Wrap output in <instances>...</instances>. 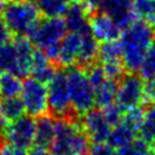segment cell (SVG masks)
I'll return each instance as SVG.
<instances>
[{
  "label": "cell",
  "mask_w": 155,
  "mask_h": 155,
  "mask_svg": "<svg viewBox=\"0 0 155 155\" xmlns=\"http://www.w3.org/2000/svg\"><path fill=\"white\" fill-rule=\"evenodd\" d=\"M47 113L53 119L79 121L78 115L70 104L65 68H58L47 86Z\"/></svg>",
  "instance_id": "3"
},
{
  "label": "cell",
  "mask_w": 155,
  "mask_h": 155,
  "mask_svg": "<svg viewBox=\"0 0 155 155\" xmlns=\"http://www.w3.org/2000/svg\"><path fill=\"white\" fill-rule=\"evenodd\" d=\"M0 107H1V111L5 116V119L7 120V122L18 119L19 116L23 115V113L25 110L24 104H23L22 99L18 98V96L2 98L0 102Z\"/></svg>",
  "instance_id": "25"
},
{
  "label": "cell",
  "mask_w": 155,
  "mask_h": 155,
  "mask_svg": "<svg viewBox=\"0 0 155 155\" xmlns=\"http://www.w3.org/2000/svg\"><path fill=\"white\" fill-rule=\"evenodd\" d=\"M22 91V81L17 75L5 71L0 75V97H17Z\"/></svg>",
  "instance_id": "22"
},
{
  "label": "cell",
  "mask_w": 155,
  "mask_h": 155,
  "mask_svg": "<svg viewBox=\"0 0 155 155\" xmlns=\"http://www.w3.org/2000/svg\"><path fill=\"white\" fill-rule=\"evenodd\" d=\"M124 113L125 111L116 103H111L110 105L103 108V115L110 126H116L117 124H120L122 120Z\"/></svg>",
  "instance_id": "33"
},
{
  "label": "cell",
  "mask_w": 155,
  "mask_h": 155,
  "mask_svg": "<svg viewBox=\"0 0 155 155\" xmlns=\"http://www.w3.org/2000/svg\"><path fill=\"white\" fill-rule=\"evenodd\" d=\"M64 22L67 29L70 31H79L82 33L90 28L88 25V16L90 12L86 6L80 0H71L64 12Z\"/></svg>",
  "instance_id": "14"
},
{
  "label": "cell",
  "mask_w": 155,
  "mask_h": 155,
  "mask_svg": "<svg viewBox=\"0 0 155 155\" xmlns=\"http://www.w3.org/2000/svg\"><path fill=\"white\" fill-rule=\"evenodd\" d=\"M144 114H145V109L143 107L139 105L132 107L124 113L121 122H124L126 126L132 128L134 132H139V128L144 120Z\"/></svg>",
  "instance_id": "29"
},
{
  "label": "cell",
  "mask_w": 155,
  "mask_h": 155,
  "mask_svg": "<svg viewBox=\"0 0 155 155\" xmlns=\"http://www.w3.org/2000/svg\"><path fill=\"white\" fill-rule=\"evenodd\" d=\"M81 127L90 138L92 143H103L107 142L110 125L107 122L102 109H90L84 114Z\"/></svg>",
  "instance_id": "10"
},
{
  "label": "cell",
  "mask_w": 155,
  "mask_h": 155,
  "mask_svg": "<svg viewBox=\"0 0 155 155\" xmlns=\"http://www.w3.org/2000/svg\"><path fill=\"white\" fill-rule=\"evenodd\" d=\"M6 125H7V120L5 119V116L1 111V107H0V133L4 132V128L6 127Z\"/></svg>",
  "instance_id": "38"
},
{
  "label": "cell",
  "mask_w": 155,
  "mask_h": 155,
  "mask_svg": "<svg viewBox=\"0 0 155 155\" xmlns=\"http://www.w3.org/2000/svg\"><path fill=\"white\" fill-rule=\"evenodd\" d=\"M28 155H51L46 149H42V148H38V147H34L30 153Z\"/></svg>",
  "instance_id": "37"
},
{
  "label": "cell",
  "mask_w": 155,
  "mask_h": 155,
  "mask_svg": "<svg viewBox=\"0 0 155 155\" xmlns=\"http://www.w3.org/2000/svg\"><path fill=\"white\" fill-rule=\"evenodd\" d=\"M97 58L99 62H108V61H120L121 59V46L117 40L113 41H104L98 46V54Z\"/></svg>",
  "instance_id": "26"
},
{
  "label": "cell",
  "mask_w": 155,
  "mask_h": 155,
  "mask_svg": "<svg viewBox=\"0 0 155 155\" xmlns=\"http://www.w3.org/2000/svg\"><path fill=\"white\" fill-rule=\"evenodd\" d=\"M16 48H17V67L15 75L18 78H27L31 71L33 65V46L30 40L27 36L23 35H15V39L12 40Z\"/></svg>",
  "instance_id": "13"
},
{
  "label": "cell",
  "mask_w": 155,
  "mask_h": 155,
  "mask_svg": "<svg viewBox=\"0 0 155 155\" xmlns=\"http://www.w3.org/2000/svg\"><path fill=\"white\" fill-rule=\"evenodd\" d=\"M17 48L12 42H5L0 45V70L15 74L17 67Z\"/></svg>",
  "instance_id": "23"
},
{
  "label": "cell",
  "mask_w": 155,
  "mask_h": 155,
  "mask_svg": "<svg viewBox=\"0 0 155 155\" xmlns=\"http://www.w3.org/2000/svg\"><path fill=\"white\" fill-rule=\"evenodd\" d=\"M149 144H150V149H151L153 151H155V137L153 138V140H151Z\"/></svg>",
  "instance_id": "39"
},
{
  "label": "cell",
  "mask_w": 155,
  "mask_h": 155,
  "mask_svg": "<svg viewBox=\"0 0 155 155\" xmlns=\"http://www.w3.org/2000/svg\"><path fill=\"white\" fill-rule=\"evenodd\" d=\"M79 126H80V121L54 119V137L50 145V154L51 155L70 154L71 136Z\"/></svg>",
  "instance_id": "11"
},
{
  "label": "cell",
  "mask_w": 155,
  "mask_h": 155,
  "mask_svg": "<svg viewBox=\"0 0 155 155\" xmlns=\"http://www.w3.org/2000/svg\"><path fill=\"white\" fill-rule=\"evenodd\" d=\"M54 137V119L48 114H41L35 119L34 147L48 149Z\"/></svg>",
  "instance_id": "16"
},
{
  "label": "cell",
  "mask_w": 155,
  "mask_h": 155,
  "mask_svg": "<svg viewBox=\"0 0 155 155\" xmlns=\"http://www.w3.org/2000/svg\"><path fill=\"white\" fill-rule=\"evenodd\" d=\"M143 99V79L134 73H127L117 81L115 101L116 104L126 111L127 109L140 105Z\"/></svg>",
  "instance_id": "7"
},
{
  "label": "cell",
  "mask_w": 155,
  "mask_h": 155,
  "mask_svg": "<svg viewBox=\"0 0 155 155\" xmlns=\"http://www.w3.org/2000/svg\"><path fill=\"white\" fill-rule=\"evenodd\" d=\"M82 40H81V46L79 50V53L76 56L75 63L76 65L81 68H87L90 64L97 61V54H98V41L94 39V36L91 33V29L88 28L87 30L82 31Z\"/></svg>",
  "instance_id": "18"
},
{
  "label": "cell",
  "mask_w": 155,
  "mask_h": 155,
  "mask_svg": "<svg viewBox=\"0 0 155 155\" xmlns=\"http://www.w3.org/2000/svg\"><path fill=\"white\" fill-rule=\"evenodd\" d=\"M151 151L150 144L143 138H136L130 144L117 148L115 155H149Z\"/></svg>",
  "instance_id": "30"
},
{
  "label": "cell",
  "mask_w": 155,
  "mask_h": 155,
  "mask_svg": "<svg viewBox=\"0 0 155 155\" xmlns=\"http://www.w3.org/2000/svg\"><path fill=\"white\" fill-rule=\"evenodd\" d=\"M61 51L58 57V65L61 68H67L75 63L76 56L79 53L82 34L79 31H70L62 38Z\"/></svg>",
  "instance_id": "15"
},
{
  "label": "cell",
  "mask_w": 155,
  "mask_h": 155,
  "mask_svg": "<svg viewBox=\"0 0 155 155\" xmlns=\"http://www.w3.org/2000/svg\"><path fill=\"white\" fill-rule=\"evenodd\" d=\"M117 90V81L105 79V81L94 90V105L98 109H103L115 101Z\"/></svg>",
  "instance_id": "19"
},
{
  "label": "cell",
  "mask_w": 155,
  "mask_h": 155,
  "mask_svg": "<svg viewBox=\"0 0 155 155\" xmlns=\"http://www.w3.org/2000/svg\"><path fill=\"white\" fill-rule=\"evenodd\" d=\"M58 67H56L53 63L48 61L46 54L44 53L42 50L40 48H34L33 51V65H31V71L30 74L33 78L42 84H48L51 79L53 78L56 70Z\"/></svg>",
  "instance_id": "17"
},
{
  "label": "cell",
  "mask_w": 155,
  "mask_h": 155,
  "mask_svg": "<svg viewBox=\"0 0 155 155\" xmlns=\"http://www.w3.org/2000/svg\"><path fill=\"white\" fill-rule=\"evenodd\" d=\"M154 36L153 27L143 21H134L120 34L121 61L127 73L138 71Z\"/></svg>",
  "instance_id": "1"
},
{
  "label": "cell",
  "mask_w": 155,
  "mask_h": 155,
  "mask_svg": "<svg viewBox=\"0 0 155 155\" xmlns=\"http://www.w3.org/2000/svg\"><path fill=\"white\" fill-rule=\"evenodd\" d=\"M136 136L137 132H134L132 128L126 126L124 122H120L116 126H114L113 130H110L107 142L109 145L117 149L133 142L136 139Z\"/></svg>",
  "instance_id": "20"
},
{
  "label": "cell",
  "mask_w": 155,
  "mask_h": 155,
  "mask_svg": "<svg viewBox=\"0 0 155 155\" xmlns=\"http://www.w3.org/2000/svg\"><path fill=\"white\" fill-rule=\"evenodd\" d=\"M88 25L97 41H113L120 38L121 30L110 16L101 10H94L88 16Z\"/></svg>",
  "instance_id": "9"
},
{
  "label": "cell",
  "mask_w": 155,
  "mask_h": 155,
  "mask_svg": "<svg viewBox=\"0 0 155 155\" xmlns=\"http://www.w3.org/2000/svg\"><path fill=\"white\" fill-rule=\"evenodd\" d=\"M5 139L17 147L29 148L33 145L35 134V119L31 115H22L18 119L7 122L2 132Z\"/></svg>",
  "instance_id": "8"
},
{
  "label": "cell",
  "mask_w": 155,
  "mask_h": 155,
  "mask_svg": "<svg viewBox=\"0 0 155 155\" xmlns=\"http://www.w3.org/2000/svg\"><path fill=\"white\" fill-rule=\"evenodd\" d=\"M0 16L12 34L23 36H28L40 21V11L30 1L5 0Z\"/></svg>",
  "instance_id": "2"
},
{
  "label": "cell",
  "mask_w": 155,
  "mask_h": 155,
  "mask_svg": "<svg viewBox=\"0 0 155 155\" xmlns=\"http://www.w3.org/2000/svg\"><path fill=\"white\" fill-rule=\"evenodd\" d=\"M140 138L150 143L155 137V105L150 104L148 109H145L144 120L139 128Z\"/></svg>",
  "instance_id": "28"
},
{
  "label": "cell",
  "mask_w": 155,
  "mask_h": 155,
  "mask_svg": "<svg viewBox=\"0 0 155 155\" xmlns=\"http://www.w3.org/2000/svg\"><path fill=\"white\" fill-rule=\"evenodd\" d=\"M11 35H12V33L8 30V28L5 24V22L2 21V18H0V45L10 41Z\"/></svg>",
  "instance_id": "35"
},
{
  "label": "cell",
  "mask_w": 155,
  "mask_h": 155,
  "mask_svg": "<svg viewBox=\"0 0 155 155\" xmlns=\"http://www.w3.org/2000/svg\"><path fill=\"white\" fill-rule=\"evenodd\" d=\"M138 71L140 74L139 76L144 81L155 80V41H153V44L148 48Z\"/></svg>",
  "instance_id": "27"
},
{
  "label": "cell",
  "mask_w": 155,
  "mask_h": 155,
  "mask_svg": "<svg viewBox=\"0 0 155 155\" xmlns=\"http://www.w3.org/2000/svg\"><path fill=\"white\" fill-rule=\"evenodd\" d=\"M132 11L137 19L155 27V0H132Z\"/></svg>",
  "instance_id": "21"
},
{
  "label": "cell",
  "mask_w": 155,
  "mask_h": 155,
  "mask_svg": "<svg viewBox=\"0 0 155 155\" xmlns=\"http://www.w3.org/2000/svg\"><path fill=\"white\" fill-rule=\"evenodd\" d=\"M85 70H86L87 78H88L93 90H96L99 85H102L107 79V76L104 74V70L102 68V64L97 61L93 62L92 64H90L87 68H85Z\"/></svg>",
  "instance_id": "31"
},
{
  "label": "cell",
  "mask_w": 155,
  "mask_h": 155,
  "mask_svg": "<svg viewBox=\"0 0 155 155\" xmlns=\"http://www.w3.org/2000/svg\"><path fill=\"white\" fill-rule=\"evenodd\" d=\"M102 64V68L104 70V74L107 79H111L115 81H119L121 76L125 74V68L122 64V61H108V62H99Z\"/></svg>",
  "instance_id": "32"
},
{
  "label": "cell",
  "mask_w": 155,
  "mask_h": 155,
  "mask_svg": "<svg viewBox=\"0 0 155 155\" xmlns=\"http://www.w3.org/2000/svg\"><path fill=\"white\" fill-rule=\"evenodd\" d=\"M90 154L91 155H115V150L111 145L107 144L105 142L103 143H93L90 148Z\"/></svg>",
  "instance_id": "34"
},
{
  "label": "cell",
  "mask_w": 155,
  "mask_h": 155,
  "mask_svg": "<svg viewBox=\"0 0 155 155\" xmlns=\"http://www.w3.org/2000/svg\"><path fill=\"white\" fill-rule=\"evenodd\" d=\"M71 0H36L39 11L45 17H61Z\"/></svg>",
  "instance_id": "24"
},
{
  "label": "cell",
  "mask_w": 155,
  "mask_h": 155,
  "mask_svg": "<svg viewBox=\"0 0 155 155\" xmlns=\"http://www.w3.org/2000/svg\"><path fill=\"white\" fill-rule=\"evenodd\" d=\"M80 1L86 6V8L88 10V12L91 13V12H93L94 10L98 8V6L101 5V2H102L103 0H80Z\"/></svg>",
  "instance_id": "36"
},
{
  "label": "cell",
  "mask_w": 155,
  "mask_h": 155,
  "mask_svg": "<svg viewBox=\"0 0 155 155\" xmlns=\"http://www.w3.org/2000/svg\"><path fill=\"white\" fill-rule=\"evenodd\" d=\"M68 155H78V154H74V153H70V154H68Z\"/></svg>",
  "instance_id": "41"
},
{
  "label": "cell",
  "mask_w": 155,
  "mask_h": 155,
  "mask_svg": "<svg viewBox=\"0 0 155 155\" xmlns=\"http://www.w3.org/2000/svg\"><path fill=\"white\" fill-rule=\"evenodd\" d=\"M0 75H1V73H0Z\"/></svg>",
  "instance_id": "42"
},
{
  "label": "cell",
  "mask_w": 155,
  "mask_h": 155,
  "mask_svg": "<svg viewBox=\"0 0 155 155\" xmlns=\"http://www.w3.org/2000/svg\"><path fill=\"white\" fill-rule=\"evenodd\" d=\"M98 10L110 16L120 30L126 29L137 21L132 11V0H103Z\"/></svg>",
  "instance_id": "12"
},
{
  "label": "cell",
  "mask_w": 155,
  "mask_h": 155,
  "mask_svg": "<svg viewBox=\"0 0 155 155\" xmlns=\"http://www.w3.org/2000/svg\"><path fill=\"white\" fill-rule=\"evenodd\" d=\"M13 1H30V2L36 4V0H13Z\"/></svg>",
  "instance_id": "40"
},
{
  "label": "cell",
  "mask_w": 155,
  "mask_h": 155,
  "mask_svg": "<svg viewBox=\"0 0 155 155\" xmlns=\"http://www.w3.org/2000/svg\"><path fill=\"white\" fill-rule=\"evenodd\" d=\"M22 102L27 113L34 117L47 113V87L34 78L22 82Z\"/></svg>",
  "instance_id": "6"
},
{
  "label": "cell",
  "mask_w": 155,
  "mask_h": 155,
  "mask_svg": "<svg viewBox=\"0 0 155 155\" xmlns=\"http://www.w3.org/2000/svg\"><path fill=\"white\" fill-rule=\"evenodd\" d=\"M67 25L61 17H42L40 18L38 25L28 35V39L38 48L44 50L45 47L59 42L65 35Z\"/></svg>",
  "instance_id": "5"
},
{
  "label": "cell",
  "mask_w": 155,
  "mask_h": 155,
  "mask_svg": "<svg viewBox=\"0 0 155 155\" xmlns=\"http://www.w3.org/2000/svg\"><path fill=\"white\" fill-rule=\"evenodd\" d=\"M67 68L65 73L71 108L78 115H84L94 105V90L84 68L76 64Z\"/></svg>",
  "instance_id": "4"
}]
</instances>
